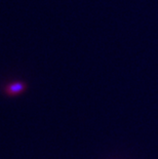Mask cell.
<instances>
[{"mask_svg":"<svg viewBox=\"0 0 158 159\" xmlns=\"http://www.w3.org/2000/svg\"><path fill=\"white\" fill-rule=\"evenodd\" d=\"M27 89V85L23 81H16V82H11L5 86V93L7 96H18V94L23 93Z\"/></svg>","mask_w":158,"mask_h":159,"instance_id":"obj_1","label":"cell"}]
</instances>
